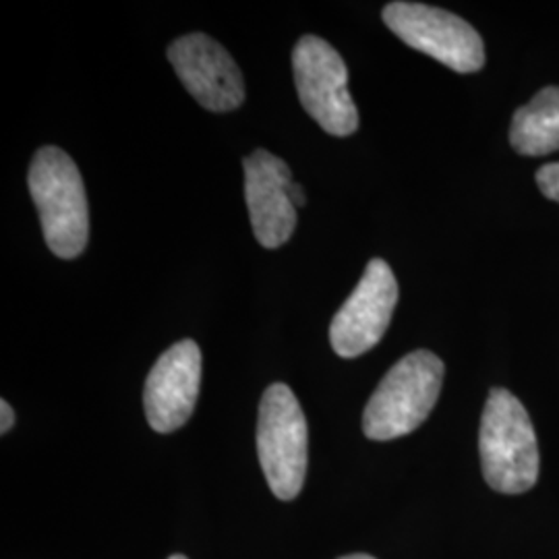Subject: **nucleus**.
I'll use <instances>...</instances> for the list:
<instances>
[{"label": "nucleus", "mask_w": 559, "mask_h": 559, "mask_svg": "<svg viewBox=\"0 0 559 559\" xmlns=\"http://www.w3.org/2000/svg\"><path fill=\"white\" fill-rule=\"evenodd\" d=\"M27 182L50 251L60 260L80 258L90 239V207L78 164L57 145H46L36 152Z\"/></svg>", "instance_id": "nucleus-1"}, {"label": "nucleus", "mask_w": 559, "mask_h": 559, "mask_svg": "<svg viewBox=\"0 0 559 559\" xmlns=\"http://www.w3.org/2000/svg\"><path fill=\"white\" fill-rule=\"evenodd\" d=\"M480 466L487 485L519 496L539 479V445L531 417L514 394L489 392L479 433Z\"/></svg>", "instance_id": "nucleus-2"}, {"label": "nucleus", "mask_w": 559, "mask_h": 559, "mask_svg": "<svg viewBox=\"0 0 559 559\" xmlns=\"http://www.w3.org/2000/svg\"><path fill=\"white\" fill-rule=\"evenodd\" d=\"M443 362L429 350H415L385 373L362 413L369 440H399L429 417L440 399Z\"/></svg>", "instance_id": "nucleus-3"}, {"label": "nucleus", "mask_w": 559, "mask_h": 559, "mask_svg": "<svg viewBox=\"0 0 559 559\" xmlns=\"http://www.w3.org/2000/svg\"><path fill=\"white\" fill-rule=\"evenodd\" d=\"M309 429L299 400L284 383L263 392L258 420V454L272 493L295 500L307 475Z\"/></svg>", "instance_id": "nucleus-4"}, {"label": "nucleus", "mask_w": 559, "mask_h": 559, "mask_svg": "<svg viewBox=\"0 0 559 559\" xmlns=\"http://www.w3.org/2000/svg\"><path fill=\"white\" fill-rule=\"evenodd\" d=\"M293 71L305 112L325 133L348 138L359 129V110L348 92V69L332 44L302 36L293 50Z\"/></svg>", "instance_id": "nucleus-5"}, {"label": "nucleus", "mask_w": 559, "mask_h": 559, "mask_svg": "<svg viewBox=\"0 0 559 559\" xmlns=\"http://www.w3.org/2000/svg\"><path fill=\"white\" fill-rule=\"evenodd\" d=\"M383 21L406 46L456 73H475L485 62L477 29L450 11L420 2H390L383 9Z\"/></svg>", "instance_id": "nucleus-6"}, {"label": "nucleus", "mask_w": 559, "mask_h": 559, "mask_svg": "<svg viewBox=\"0 0 559 559\" xmlns=\"http://www.w3.org/2000/svg\"><path fill=\"white\" fill-rule=\"evenodd\" d=\"M399 302V282L383 260H371L353 295L330 323V342L342 359H357L388 332Z\"/></svg>", "instance_id": "nucleus-7"}, {"label": "nucleus", "mask_w": 559, "mask_h": 559, "mask_svg": "<svg viewBox=\"0 0 559 559\" xmlns=\"http://www.w3.org/2000/svg\"><path fill=\"white\" fill-rule=\"evenodd\" d=\"M168 60L187 92L212 112H233L245 102V81L230 52L205 34H189L168 46Z\"/></svg>", "instance_id": "nucleus-8"}, {"label": "nucleus", "mask_w": 559, "mask_h": 559, "mask_svg": "<svg viewBox=\"0 0 559 559\" xmlns=\"http://www.w3.org/2000/svg\"><path fill=\"white\" fill-rule=\"evenodd\" d=\"M201 350L193 340H180L152 367L143 406L154 431L173 433L191 419L200 396Z\"/></svg>", "instance_id": "nucleus-9"}, {"label": "nucleus", "mask_w": 559, "mask_h": 559, "mask_svg": "<svg viewBox=\"0 0 559 559\" xmlns=\"http://www.w3.org/2000/svg\"><path fill=\"white\" fill-rule=\"evenodd\" d=\"M245 201L249 207L253 235L265 249H278L297 228V207L290 200L293 173L288 164L255 150L245 162Z\"/></svg>", "instance_id": "nucleus-10"}, {"label": "nucleus", "mask_w": 559, "mask_h": 559, "mask_svg": "<svg viewBox=\"0 0 559 559\" xmlns=\"http://www.w3.org/2000/svg\"><path fill=\"white\" fill-rule=\"evenodd\" d=\"M512 147L522 156H547L559 150V87H545L516 110L510 129Z\"/></svg>", "instance_id": "nucleus-11"}, {"label": "nucleus", "mask_w": 559, "mask_h": 559, "mask_svg": "<svg viewBox=\"0 0 559 559\" xmlns=\"http://www.w3.org/2000/svg\"><path fill=\"white\" fill-rule=\"evenodd\" d=\"M537 185L545 198L559 203V162L540 166L537 173Z\"/></svg>", "instance_id": "nucleus-12"}, {"label": "nucleus", "mask_w": 559, "mask_h": 559, "mask_svg": "<svg viewBox=\"0 0 559 559\" xmlns=\"http://www.w3.org/2000/svg\"><path fill=\"white\" fill-rule=\"evenodd\" d=\"M0 413H2L0 431H2V433H9V431L13 429V425H15V413H13V408H11V404H9L7 400L0 402Z\"/></svg>", "instance_id": "nucleus-13"}, {"label": "nucleus", "mask_w": 559, "mask_h": 559, "mask_svg": "<svg viewBox=\"0 0 559 559\" xmlns=\"http://www.w3.org/2000/svg\"><path fill=\"white\" fill-rule=\"evenodd\" d=\"M290 200H293V205H295L297 210L307 203V195H305V191H302V187H300L299 182H293V187H290Z\"/></svg>", "instance_id": "nucleus-14"}, {"label": "nucleus", "mask_w": 559, "mask_h": 559, "mask_svg": "<svg viewBox=\"0 0 559 559\" xmlns=\"http://www.w3.org/2000/svg\"><path fill=\"white\" fill-rule=\"evenodd\" d=\"M340 559H376L371 558V556H365V554H353V556H346V558Z\"/></svg>", "instance_id": "nucleus-15"}, {"label": "nucleus", "mask_w": 559, "mask_h": 559, "mask_svg": "<svg viewBox=\"0 0 559 559\" xmlns=\"http://www.w3.org/2000/svg\"><path fill=\"white\" fill-rule=\"evenodd\" d=\"M168 559H187V558H185V556H173V558H168Z\"/></svg>", "instance_id": "nucleus-16"}]
</instances>
